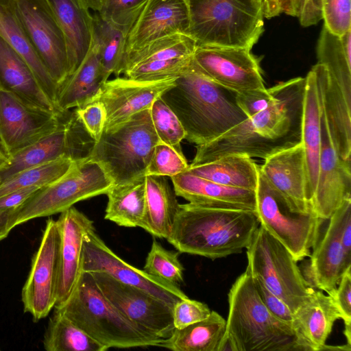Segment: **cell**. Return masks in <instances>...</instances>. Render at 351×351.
Instances as JSON below:
<instances>
[{
	"instance_id": "obj_1",
	"label": "cell",
	"mask_w": 351,
	"mask_h": 351,
	"mask_svg": "<svg viewBox=\"0 0 351 351\" xmlns=\"http://www.w3.org/2000/svg\"><path fill=\"white\" fill-rule=\"evenodd\" d=\"M305 77H295L270 88L272 104L247 118L216 139L196 145L189 166H196L229 154L266 159L301 143Z\"/></svg>"
},
{
	"instance_id": "obj_2",
	"label": "cell",
	"mask_w": 351,
	"mask_h": 351,
	"mask_svg": "<svg viewBox=\"0 0 351 351\" xmlns=\"http://www.w3.org/2000/svg\"><path fill=\"white\" fill-rule=\"evenodd\" d=\"M237 93L210 80L192 61L160 96L176 114L185 139L201 145L221 136L245 120Z\"/></svg>"
},
{
	"instance_id": "obj_3",
	"label": "cell",
	"mask_w": 351,
	"mask_h": 351,
	"mask_svg": "<svg viewBox=\"0 0 351 351\" xmlns=\"http://www.w3.org/2000/svg\"><path fill=\"white\" fill-rule=\"evenodd\" d=\"M259 224L254 210L180 204L167 240L180 253L215 260L242 252Z\"/></svg>"
},
{
	"instance_id": "obj_4",
	"label": "cell",
	"mask_w": 351,
	"mask_h": 351,
	"mask_svg": "<svg viewBox=\"0 0 351 351\" xmlns=\"http://www.w3.org/2000/svg\"><path fill=\"white\" fill-rule=\"evenodd\" d=\"M228 296L226 332L219 351L298 350L291 325L267 308L247 267L233 283Z\"/></svg>"
},
{
	"instance_id": "obj_5",
	"label": "cell",
	"mask_w": 351,
	"mask_h": 351,
	"mask_svg": "<svg viewBox=\"0 0 351 351\" xmlns=\"http://www.w3.org/2000/svg\"><path fill=\"white\" fill-rule=\"evenodd\" d=\"M55 308L107 350L159 347L164 339L143 331L125 317L104 297L90 272H82L69 298Z\"/></svg>"
},
{
	"instance_id": "obj_6",
	"label": "cell",
	"mask_w": 351,
	"mask_h": 351,
	"mask_svg": "<svg viewBox=\"0 0 351 351\" xmlns=\"http://www.w3.org/2000/svg\"><path fill=\"white\" fill-rule=\"evenodd\" d=\"M198 46L251 49L264 31L262 0H186Z\"/></svg>"
},
{
	"instance_id": "obj_7",
	"label": "cell",
	"mask_w": 351,
	"mask_h": 351,
	"mask_svg": "<svg viewBox=\"0 0 351 351\" xmlns=\"http://www.w3.org/2000/svg\"><path fill=\"white\" fill-rule=\"evenodd\" d=\"M158 141L149 109H147L117 128L103 132L89 158L103 167L113 184H122L146 176Z\"/></svg>"
},
{
	"instance_id": "obj_8",
	"label": "cell",
	"mask_w": 351,
	"mask_h": 351,
	"mask_svg": "<svg viewBox=\"0 0 351 351\" xmlns=\"http://www.w3.org/2000/svg\"><path fill=\"white\" fill-rule=\"evenodd\" d=\"M112 185L98 162L90 158L76 161L62 177L40 188L12 210L10 226L13 229L33 219L61 213L80 201L106 194Z\"/></svg>"
},
{
	"instance_id": "obj_9",
	"label": "cell",
	"mask_w": 351,
	"mask_h": 351,
	"mask_svg": "<svg viewBox=\"0 0 351 351\" xmlns=\"http://www.w3.org/2000/svg\"><path fill=\"white\" fill-rule=\"evenodd\" d=\"M245 249L251 275L259 277L292 313L314 292L298 261L260 224Z\"/></svg>"
},
{
	"instance_id": "obj_10",
	"label": "cell",
	"mask_w": 351,
	"mask_h": 351,
	"mask_svg": "<svg viewBox=\"0 0 351 351\" xmlns=\"http://www.w3.org/2000/svg\"><path fill=\"white\" fill-rule=\"evenodd\" d=\"M256 192V213L259 223L282 243L297 261L311 255L324 221L313 211L292 212L280 193L260 172Z\"/></svg>"
},
{
	"instance_id": "obj_11",
	"label": "cell",
	"mask_w": 351,
	"mask_h": 351,
	"mask_svg": "<svg viewBox=\"0 0 351 351\" xmlns=\"http://www.w3.org/2000/svg\"><path fill=\"white\" fill-rule=\"evenodd\" d=\"M95 142L76 108L62 112L56 130L10 156L0 165V184L22 170L62 157L75 162L88 159Z\"/></svg>"
},
{
	"instance_id": "obj_12",
	"label": "cell",
	"mask_w": 351,
	"mask_h": 351,
	"mask_svg": "<svg viewBox=\"0 0 351 351\" xmlns=\"http://www.w3.org/2000/svg\"><path fill=\"white\" fill-rule=\"evenodd\" d=\"M108 301L143 331L166 339L174 326L172 307L149 293L101 271L90 272Z\"/></svg>"
},
{
	"instance_id": "obj_13",
	"label": "cell",
	"mask_w": 351,
	"mask_h": 351,
	"mask_svg": "<svg viewBox=\"0 0 351 351\" xmlns=\"http://www.w3.org/2000/svg\"><path fill=\"white\" fill-rule=\"evenodd\" d=\"M60 239L57 220L48 219L21 292L24 311L35 322L47 317L56 305Z\"/></svg>"
},
{
	"instance_id": "obj_14",
	"label": "cell",
	"mask_w": 351,
	"mask_h": 351,
	"mask_svg": "<svg viewBox=\"0 0 351 351\" xmlns=\"http://www.w3.org/2000/svg\"><path fill=\"white\" fill-rule=\"evenodd\" d=\"M14 3L29 40L59 87L68 77L67 47L47 0H14Z\"/></svg>"
},
{
	"instance_id": "obj_15",
	"label": "cell",
	"mask_w": 351,
	"mask_h": 351,
	"mask_svg": "<svg viewBox=\"0 0 351 351\" xmlns=\"http://www.w3.org/2000/svg\"><path fill=\"white\" fill-rule=\"evenodd\" d=\"M62 113L30 104L0 88V148L7 159L56 130Z\"/></svg>"
},
{
	"instance_id": "obj_16",
	"label": "cell",
	"mask_w": 351,
	"mask_h": 351,
	"mask_svg": "<svg viewBox=\"0 0 351 351\" xmlns=\"http://www.w3.org/2000/svg\"><path fill=\"white\" fill-rule=\"evenodd\" d=\"M82 271H101L115 280L138 287L173 308L188 296L176 286L132 266L111 250L93 228L85 236L82 256Z\"/></svg>"
},
{
	"instance_id": "obj_17",
	"label": "cell",
	"mask_w": 351,
	"mask_h": 351,
	"mask_svg": "<svg viewBox=\"0 0 351 351\" xmlns=\"http://www.w3.org/2000/svg\"><path fill=\"white\" fill-rule=\"evenodd\" d=\"M250 50L197 45L193 61L210 80L234 92L265 88L259 64Z\"/></svg>"
},
{
	"instance_id": "obj_18",
	"label": "cell",
	"mask_w": 351,
	"mask_h": 351,
	"mask_svg": "<svg viewBox=\"0 0 351 351\" xmlns=\"http://www.w3.org/2000/svg\"><path fill=\"white\" fill-rule=\"evenodd\" d=\"M351 199L350 160L337 152L321 108V149L315 190L310 202L313 212L328 220L346 201Z\"/></svg>"
},
{
	"instance_id": "obj_19",
	"label": "cell",
	"mask_w": 351,
	"mask_h": 351,
	"mask_svg": "<svg viewBox=\"0 0 351 351\" xmlns=\"http://www.w3.org/2000/svg\"><path fill=\"white\" fill-rule=\"evenodd\" d=\"M175 80L141 81L126 77L108 80L96 100L103 104L106 112L103 132L111 130L135 114L149 109L153 102L173 85Z\"/></svg>"
},
{
	"instance_id": "obj_20",
	"label": "cell",
	"mask_w": 351,
	"mask_h": 351,
	"mask_svg": "<svg viewBox=\"0 0 351 351\" xmlns=\"http://www.w3.org/2000/svg\"><path fill=\"white\" fill-rule=\"evenodd\" d=\"M57 222L60 232L59 272L56 302L64 304L73 293L82 274L83 241L95 228L93 221L72 206L62 212Z\"/></svg>"
},
{
	"instance_id": "obj_21",
	"label": "cell",
	"mask_w": 351,
	"mask_h": 351,
	"mask_svg": "<svg viewBox=\"0 0 351 351\" xmlns=\"http://www.w3.org/2000/svg\"><path fill=\"white\" fill-rule=\"evenodd\" d=\"M189 24L186 0H147L130 32L125 56L159 38L187 34Z\"/></svg>"
},
{
	"instance_id": "obj_22",
	"label": "cell",
	"mask_w": 351,
	"mask_h": 351,
	"mask_svg": "<svg viewBox=\"0 0 351 351\" xmlns=\"http://www.w3.org/2000/svg\"><path fill=\"white\" fill-rule=\"evenodd\" d=\"M259 170L292 212L313 211L306 195L305 158L302 143L269 156Z\"/></svg>"
},
{
	"instance_id": "obj_23",
	"label": "cell",
	"mask_w": 351,
	"mask_h": 351,
	"mask_svg": "<svg viewBox=\"0 0 351 351\" xmlns=\"http://www.w3.org/2000/svg\"><path fill=\"white\" fill-rule=\"evenodd\" d=\"M341 319L332 298L322 291L311 297L293 313L291 327L298 350H322L335 322Z\"/></svg>"
},
{
	"instance_id": "obj_24",
	"label": "cell",
	"mask_w": 351,
	"mask_h": 351,
	"mask_svg": "<svg viewBox=\"0 0 351 351\" xmlns=\"http://www.w3.org/2000/svg\"><path fill=\"white\" fill-rule=\"evenodd\" d=\"M311 69L315 74L321 108L334 147L342 159L350 160L351 104L324 65L317 63Z\"/></svg>"
},
{
	"instance_id": "obj_25",
	"label": "cell",
	"mask_w": 351,
	"mask_h": 351,
	"mask_svg": "<svg viewBox=\"0 0 351 351\" xmlns=\"http://www.w3.org/2000/svg\"><path fill=\"white\" fill-rule=\"evenodd\" d=\"M177 196L189 203L209 207L256 212V192L224 186L186 171L171 178Z\"/></svg>"
},
{
	"instance_id": "obj_26",
	"label": "cell",
	"mask_w": 351,
	"mask_h": 351,
	"mask_svg": "<svg viewBox=\"0 0 351 351\" xmlns=\"http://www.w3.org/2000/svg\"><path fill=\"white\" fill-rule=\"evenodd\" d=\"M47 1L65 38L69 77L82 62L91 47L93 38V13L83 0Z\"/></svg>"
},
{
	"instance_id": "obj_27",
	"label": "cell",
	"mask_w": 351,
	"mask_h": 351,
	"mask_svg": "<svg viewBox=\"0 0 351 351\" xmlns=\"http://www.w3.org/2000/svg\"><path fill=\"white\" fill-rule=\"evenodd\" d=\"M322 236L313 247L308 265L307 282L327 293L335 289L346 270L351 267V256L341 245L335 219L330 217Z\"/></svg>"
},
{
	"instance_id": "obj_28",
	"label": "cell",
	"mask_w": 351,
	"mask_h": 351,
	"mask_svg": "<svg viewBox=\"0 0 351 351\" xmlns=\"http://www.w3.org/2000/svg\"><path fill=\"white\" fill-rule=\"evenodd\" d=\"M196 43L189 35L176 34L156 40L125 56L123 73H162L177 68L193 55Z\"/></svg>"
},
{
	"instance_id": "obj_29",
	"label": "cell",
	"mask_w": 351,
	"mask_h": 351,
	"mask_svg": "<svg viewBox=\"0 0 351 351\" xmlns=\"http://www.w3.org/2000/svg\"><path fill=\"white\" fill-rule=\"evenodd\" d=\"M108 78L100 62L97 43L91 47L78 68L58 87L56 106L58 112L83 107L97 100Z\"/></svg>"
},
{
	"instance_id": "obj_30",
	"label": "cell",
	"mask_w": 351,
	"mask_h": 351,
	"mask_svg": "<svg viewBox=\"0 0 351 351\" xmlns=\"http://www.w3.org/2000/svg\"><path fill=\"white\" fill-rule=\"evenodd\" d=\"M0 88L30 104L58 112L26 62L1 36Z\"/></svg>"
},
{
	"instance_id": "obj_31",
	"label": "cell",
	"mask_w": 351,
	"mask_h": 351,
	"mask_svg": "<svg viewBox=\"0 0 351 351\" xmlns=\"http://www.w3.org/2000/svg\"><path fill=\"white\" fill-rule=\"evenodd\" d=\"M305 79L301 143L305 158L306 195L310 204L315 190L319 169L321 149V106L315 72L311 69Z\"/></svg>"
},
{
	"instance_id": "obj_32",
	"label": "cell",
	"mask_w": 351,
	"mask_h": 351,
	"mask_svg": "<svg viewBox=\"0 0 351 351\" xmlns=\"http://www.w3.org/2000/svg\"><path fill=\"white\" fill-rule=\"evenodd\" d=\"M0 36L26 62L42 88L56 106L58 85L29 40L18 17L14 0H0Z\"/></svg>"
},
{
	"instance_id": "obj_33",
	"label": "cell",
	"mask_w": 351,
	"mask_h": 351,
	"mask_svg": "<svg viewBox=\"0 0 351 351\" xmlns=\"http://www.w3.org/2000/svg\"><path fill=\"white\" fill-rule=\"evenodd\" d=\"M146 213L142 228L152 236L167 239L180 210L174 190L165 176L147 175Z\"/></svg>"
},
{
	"instance_id": "obj_34",
	"label": "cell",
	"mask_w": 351,
	"mask_h": 351,
	"mask_svg": "<svg viewBox=\"0 0 351 351\" xmlns=\"http://www.w3.org/2000/svg\"><path fill=\"white\" fill-rule=\"evenodd\" d=\"M93 16V39L97 43L100 62L108 78L123 73L130 32L136 19L106 21L97 12Z\"/></svg>"
},
{
	"instance_id": "obj_35",
	"label": "cell",
	"mask_w": 351,
	"mask_h": 351,
	"mask_svg": "<svg viewBox=\"0 0 351 351\" xmlns=\"http://www.w3.org/2000/svg\"><path fill=\"white\" fill-rule=\"evenodd\" d=\"M191 173L224 186L255 191L259 167L251 157L229 154L212 162L189 166Z\"/></svg>"
},
{
	"instance_id": "obj_36",
	"label": "cell",
	"mask_w": 351,
	"mask_h": 351,
	"mask_svg": "<svg viewBox=\"0 0 351 351\" xmlns=\"http://www.w3.org/2000/svg\"><path fill=\"white\" fill-rule=\"evenodd\" d=\"M106 194V219L119 226L142 228L146 213L145 176L128 183L113 184Z\"/></svg>"
},
{
	"instance_id": "obj_37",
	"label": "cell",
	"mask_w": 351,
	"mask_h": 351,
	"mask_svg": "<svg viewBox=\"0 0 351 351\" xmlns=\"http://www.w3.org/2000/svg\"><path fill=\"white\" fill-rule=\"evenodd\" d=\"M226 320L215 311L206 319L181 329L174 328L159 347L173 351H219Z\"/></svg>"
},
{
	"instance_id": "obj_38",
	"label": "cell",
	"mask_w": 351,
	"mask_h": 351,
	"mask_svg": "<svg viewBox=\"0 0 351 351\" xmlns=\"http://www.w3.org/2000/svg\"><path fill=\"white\" fill-rule=\"evenodd\" d=\"M317 63L324 65L351 104V30L338 36L323 26L317 45Z\"/></svg>"
},
{
	"instance_id": "obj_39",
	"label": "cell",
	"mask_w": 351,
	"mask_h": 351,
	"mask_svg": "<svg viewBox=\"0 0 351 351\" xmlns=\"http://www.w3.org/2000/svg\"><path fill=\"white\" fill-rule=\"evenodd\" d=\"M43 346L47 351L107 350L56 308L45 330Z\"/></svg>"
},
{
	"instance_id": "obj_40",
	"label": "cell",
	"mask_w": 351,
	"mask_h": 351,
	"mask_svg": "<svg viewBox=\"0 0 351 351\" xmlns=\"http://www.w3.org/2000/svg\"><path fill=\"white\" fill-rule=\"evenodd\" d=\"M74 163L71 158L62 157L22 170L0 184V197L19 189L47 186L66 173Z\"/></svg>"
},
{
	"instance_id": "obj_41",
	"label": "cell",
	"mask_w": 351,
	"mask_h": 351,
	"mask_svg": "<svg viewBox=\"0 0 351 351\" xmlns=\"http://www.w3.org/2000/svg\"><path fill=\"white\" fill-rule=\"evenodd\" d=\"M179 252L167 250L155 239L147 256L143 270L170 284L179 286L184 281V267Z\"/></svg>"
},
{
	"instance_id": "obj_42",
	"label": "cell",
	"mask_w": 351,
	"mask_h": 351,
	"mask_svg": "<svg viewBox=\"0 0 351 351\" xmlns=\"http://www.w3.org/2000/svg\"><path fill=\"white\" fill-rule=\"evenodd\" d=\"M149 113L159 141L169 145L180 154L184 155L181 141L185 138V131L176 114L160 97L153 102Z\"/></svg>"
},
{
	"instance_id": "obj_43",
	"label": "cell",
	"mask_w": 351,
	"mask_h": 351,
	"mask_svg": "<svg viewBox=\"0 0 351 351\" xmlns=\"http://www.w3.org/2000/svg\"><path fill=\"white\" fill-rule=\"evenodd\" d=\"M189 165L184 155L159 141L154 147L147 169V175L173 177L187 171Z\"/></svg>"
},
{
	"instance_id": "obj_44",
	"label": "cell",
	"mask_w": 351,
	"mask_h": 351,
	"mask_svg": "<svg viewBox=\"0 0 351 351\" xmlns=\"http://www.w3.org/2000/svg\"><path fill=\"white\" fill-rule=\"evenodd\" d=\"M324 26L341 36L351 30V0H322Z\"/></svg>"
},
{
	"instance_id": "obj_45",
	"label": "cell",
	"mask_w": 351,
	"mask_h": 351,
	"mask_svg": "<svg viewBox=\"0 0 351 351\" xmlns=\"http://www.w3.org/2000/svg\"><path fill=\"white\" fill-rule=\"evenodd\" d=\"M211 313L208 306L189 297L178 301L172 308L175 328L181 329L207 318Z\"/></svg>"
},
{
	"instance_id": "obj_46",
	"label": "cell",
	"mask_w": 351,
	"mask_h": 351,
	"mask_svg": "<svg viewBox=\"0 0 351 351\" xmlns=\"http://www.w3.org/2000/svg\"><path fill=\"white\" fill-rule=\"evenodd\" d=\"M147 0H104L99 12L103 20L117 21L137 18Z\"/></svg>"
},
{
	"instance_id": "obj_47",
	"label": "cell",
	"mask_w": 351,
	"mask_h": 351,
	"mask_svg": "<svg viewBox=\"0 0 351 351\" xmlns=\"http://www.w3.org/2000/svg\"><path fill=\"white\" fill-rule=\"evenodd\" d=\"M274 100V95L270 88L253 89L237 93V101L247 115L251 117L264 110Z\"/></svg>"
},
{
	"instance_id": "obj_48",
	"label": "cell",
	"mask_w": 351,
	"mask_h": 351,
	"mask_svg": "<svg viewBox=\"0 0 351 351\" xmlns=\"http://www.w3.org/2000/svg\"><path fill=\"white\" fill-rule=\"evenodd\" d=\"M86 129L97 141L104 131L106 112L104 106L99 101H95L83 107L75 108Z\"/></svg>"
},
{
	"instance_id": "obj_49",
	"label": "cell",
	"mask_w": 351,
	"mask_h": 351,
	"mask_svg": "<svg viewBox=\"0 0 351 351\" xmlns=\"http://www.w3.org/2000/svg\"><path fill=\"white\" fill-rule=\"evenodd\" d=\"M337 285L327 294L332 298L344 325H351V267L343 273Z\"/></svg>"
},
{
	"instance_id": "obj_50",
	"label": "cell",
	"mask_w": 351,
	"mask_h": 351,
	"mask_svg": "<svg viewBox=\"0 0 351 351\" xmlns=\"http://www.w3.org/2000/svg\"><path fill=\"white\" fill-rule=\"evenodd\" d=\"M252 278L257 292L267 308L278 319L291 325L293 313L289 307L265 285L259 277L252 276Z\"/></svg>"
},
{
	"instance_id": "obj_51",
	"label": "cell",
	"mask_w": 351,
	"mask_h": 351,
	"mask_svg": "<svg viewBox=\"0 0 351 351\" xmlns=\"http://www.w3.org/2000/svg\"><path fill=\"white\" fill-rule=\"evenodd\" d=\"M297 17L303 27L317 24L322 19V0H298Z\"/></svg>"
},
{
	"instance_id": "obj_52",
	"label": "cell",
	"mask_w": 351,
	"mask_h": 351,
	"mask_svg": "<svg viewBox=\"0 0 351 351\" xmlns=\"http://www.w3.org/2000/svg\"><path fill=\"white\" fill-rule=\"evenodd\" d=\"M263 15L265 18L276 16L285 13L292 16L298 15V0H262Z\"/></svg>"
},
{
	"instance_id": "obj_53",
	"label": "cell",
	"mask_w": 351,
	"mask_h": 351,
	"mask_svg": "<svg viewBox=\"0 0 351 351\" xmlns=\"http://www.w3.org/2000/svg\"><path fill=\"white\" fill-rule=\"evenodd\" d=\"M40 189L38 186L23 188L1 196L0 209L14 210Z\"/></svg>"
},
{
	"instance_id": "obj_54",
	"label": "cell",
	"mask_w": 351,
	"mask_h": 351,
	"mask_svg": "<svg viewBox=\"0 0 351 351\" xmlns=\"http://www.w3.org/2000/svg\"><path fill=\"white\" fill-rule=\"evenodd\" d=\"M12 210L0 209V241L6 238L12 230L10 226V216Z\"/></svg>"
},
{
	"instance_id": "obj_55",
	"label": "cell",
	"mask_w": 351,
	"mask_h": 351,
	"mask_svg": "<svg viewBox=\"0 0 351 351\" xmlns=\"http://www.w3.org/2000/svg\"><path fill=\"white\" fill-rule=\"evenodd\" d=\"M88 8L93 12H99L104 0H83Z\"/></svg>"
}]
</instances>
